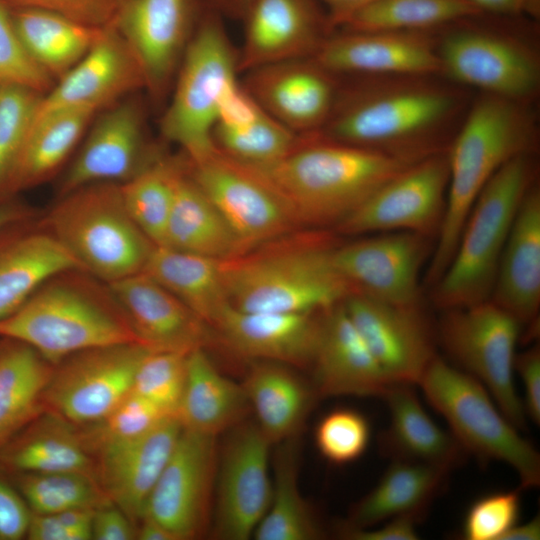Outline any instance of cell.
<instances>
[{"instance_id": "obj_36", "label": "cell", "mask_w": 540, "mask_h": 540, "mask_svg": "<svg viewBox=\"0 0 540 540\" xmlns=\"http://www.w3.org/2000/svg\"><path fill=\"white\" fill-rule=\"evenodd\" d=\"M448 472L421 462L393 459L376 486L352 507L343 527L369 528L404 515L422 518Z\"/></svg>"}, {"instance_id": "obj_30", "label": "cell", "mask_w": 540, "mask_h": 540, "mask_svg": "<svg viewBox=\"0 0 540 540\" xmlns=\"http://www.w3.org/2000/svg\"><path fill=\"white\" fill-rule=\"evenodd\" d=\"M36 220L0 234V320L16 311L43 283L80 263Z\"/></svg>"}, {"instance_id": "obj_58", "label": "cell", "mask_w": 540, "mask_h": 540, "mask_svg": "<svg viewBox=\"0 0 540 540\" xmlns=\"http://www.w3.org/2000/svg\"><path fill=\"white\" fill-rule=\"evenodd\" d=\"M483 13L500 16L538 19L540 15V0H467Z\"/></svg>"}, {"instance_id": "obj_49", "label": "cell", "mask_w": 540, "mask_h": 540, "mask_svg": "<svg viewBox=\"0 0 540 540\" xmlns=\"http://www.w3.org/2000/svg\"><path fill=\"white\" fill-rule=\"evenodd\" d=\"M42 96L25 87L0 86V193L25 141Z\"/></svg>"}, {"instance_id": "obj_11", "label": "cell", "mask_w": 540, "mask_h": 540, "mask_svg": "<svg viewBox=\"0 0 540 540\" xmlns=\"http://www.w3.org/2000/svg\"><path fill=\"white\" fill-rule=\"evenodd\" d=\"M521 332L522 325L491 300L442 310L436 327L437 342L457 368L477 379L504 416L525 430L527 417L514 383Z\"/></svg>"}, {"instance_id": "obj_22", "label": "cell", "mask_w": 540, "mask_h": 540, "mask_svg": "<svg viewBox=\"0 0 540 540\" xmlns=\"http://www.w3.org/2000/svg\"><path fill=\"white\" fill-rule=\"evenodd\" d=\"M244 73L241 84L259 106L300 135L323 127L339 86V77L312 58L269 64Z\"/></svg>"}, {"instance_id": "obj_45", "label": "cell", "mask_w": 540, "mask_h": 540, "mask_svg": "<svg viewBox=\"0 0 540 540\" xmlns=\"http://www.w3.org/2000/svg\"><path fill=\"white\" fill-rule=\"evenodd\" d=\"M16 489L32 513L97 509L110 504L96 477L74 472L14 474Z\"/></svg>"}, {"instance_id": "obj_63", "label": "cell", "mask_w": 540, "mask_h": 540, "mask_svg": "<svg viewBox=\"0 0 540 540\" xmlns=\"http://www.w3.org/2000/svg\"><path fill=\"white\" fill-rule=\"evenodd\" d=\"M213 10L238 19H243L254 0H210Z\"/></svg>"}, {"instance_id": "obj_32", "label": "cell", "mask_w": 540, "mask_h": 540, "mask_svg": "<svg viewBox=\"0 0 540 540\" xmlns=\"http://www.w3.org/2000/svg\"><path fill=\"white\" fill-rule=\"evenodd\" d=\"M251 412L242 384L222 375L206 349L188 353L185 385L176 410L183 429L218 437Z\"/></svg>"}, {"instance_id": "obj_20", "label": "cell", "mask_w": 540, "mask_h": 540, "mask_svg": "<svg viewBox=\"0 0 540 540\" xmlns=\"http://www.w3.org/2000/svg\"><path fill=\"white\" fill-rule=\"evenodd\" d=\"M101 111L61 180L59 197L92 183H123L158 155L149 148L139 100L126 96Z\"/></svg>"}, {"instance_id": "obj_24", "label": "cell", "mask_w": 540, "mask_h": 540, "mask_svg": "<svg viewBox=\"0 0 540 540\" xmlns=\"http://www.w3.org/2000/svg\"><path fill=\"white\" fill-rule=\"evenodd\" d=\"M242 20L245 31L238 53L239 72L313 58L331 34L317 0H254Z\"/></svg>"}, {"instance_id": "obj_17", "label": "cell", "mask_w": 540, "mask_h": 540, "mask_svg": "<svg viewBox=\"0 0 540 540\" xmlns=\"http://www.w3.org/2000/svg\"><path fill=\"white\" fill-rule=\"evenodd\" d=\"M430 237L406 231L375 233L338 243L332 262L356 294L398 305L420 304L419 276L434 246Z\"/></svg>"}, {"instance_id": "obj_26", "label": "cell", "mask_w": 540, "mask_h": 540, "mask_svg": "<svg viewBox=\"0 0 540 540\" xmlns=\"http://www.w3.org/2000/svg\"><path fill=\"white\" fill-rule=\"evenodd\" d=\"M182 429L173 416L142 435L102 444L93 452L100 487L135 525Z\"/></svg>"}, {"instance_id": "obj_37", "label": "cell", "mask_w": 540, "mask_h": 540, "mask_svg": "<svg viewBox=\"0 0 540 540\" xmlns=\"http://www.w3.org/2000/svg\"><path fill=\"white\" fill-rule=\"evenodd\" d=\"M97 113L88 108L66 109L32 122L0 195H14L50 178Z\"/></svg>"}, {"instance_id": "obj_15", "label": "cell", "mask_w": 540, "mask_h": 540, "mask_svg": "<svg viewBox=\"0 0 540 540\" xmlns=\"http://www.w3.org/2000/svg\"><path fill=\"white\" fill-rule=\"evenodd\" d=\"M448 181L446 152L420 159L380 186L333 231L337 235L406 231L436 239Z\"/></svg>"}, {"instance_id": "obj_43", "label": "cell", "mask_w": 540, "mask_h": 540, "mask_svg": "<svg viewBox=\"0 0 540 540\" xmlns=\"http://www.w3.org/2000/svg\"><path fill=\"white\" fill-rule=\"evenodd\" d=\"M179 166V160L157 155L136 175L120 183L128 214L156 246L165 242Z\"/></svg>"}, {"instance_id": "obj_9", "label": "cell", "mask_w": 540, "mask_h": 540, "mask_svg": "<svg viewBox=\"0 0 540 540\" xmlns=\"http://www.w3.org/2000/svg\"><path fill=\"white\" fill-rule=\"evenodd\" d=\"M417 385L447 421L464 451L482 460L508 464L522 488L539 486V452L520 435L477 379L436 355Z\"/></svg>"}, {"instance_id": "obj_61", "label": "cell", "mask_w": 540, "mask_h": 540, "mask_svg": "<svg viewBox=\"0 0 540 540\" xmlns=\"http://www.w3.org/2000/svg\"><path fill=\"white\" fill-rule=\"evenodd\" d=\"M136 539L177 540L168 529L145 516L141 517L136 524Z\"/></svg>"}, {"instance_id": "obj_51", "label": "cell", "mask_w": 540, "mask_h": 540, "mask_svg": "<svg viewBox=\"0 0 540 540\" xmlns=\"http://www.w3.org/2000/svg\"><path fill=\"white\" fill-rule=\"evenodd\" d=\"M518 490L499 491L478 498L467 510L462 536L466 540H501L520 514Z\"/></svg>"}, {"instance_id": "obj_60", "label": "cell", "mask_w": 540, "mask_h": 540, "mask_svg": "<svg viewBox=\"0 0 540 540\" xmlns=\"http://www.w3.org/2000/svg\"><path fill=\"white\" fill-rule=\"evenodd\" d=\"M36 209L19 202L13 195H0V234L20 224L36 220Z\"/></svg>"}, {"instance_id": "obj_42", "label": "cell", "mask_w": 540, "mask_h": 540, "mask_svg": "<svg viewBox=\"0 0 540 540\" xmlns=\"http://www.w3.org/2000/svg\"><path fill=\"white\" fill-rule=\"evenodd\" d=\"M480 14L484 13L467 0H379L339 30L436 31Z\"/></svg>"}, {"instance_id": "obj_56", "label": "cell", "mask_w": 540, "mask_h": 540, "mask_svg": "<svg viewBox=\"0 0 540 540\" xmlns=\"http://www.w3.org/2000/svg\"><path fill=\"white\" fill-rule=\"evenodd\" d=\"M420 517L404 515L382 522V526L370 528H344L340 536L350 540H417V522Z\"/></svg>"}, {"instance_id": "obj_34", "label": "cell", "mask_w": 540, "mask_h": 540, "mask_svg": "<svg viewBox=\"0 0 540 540\" xmlns=\"http://www.w3.org/2000/svg\"><path fill=\"white\" fill-rule=\"evenodd\" d=\"M256 423L272 444L295 437L318 395L287 365L255 360L241 382Z\"/></svg>"}, {"instance_id": "obj_62", "label": "cell", "mask_w": 540, "mask_h": 540, "mask_svg": "<svg viewBox=\"0 0 540 540\" xmlns=\"http://www.w3.org/2000/svg\"><path fill=\"white\" fill-rule=\"evenodd\" d=\"M540 518L534 517L524 524H515L501 538V540H539Z\"/></svg>"}, {"instance_id": "obj_21", "label": "cell", "mask_w": 540, "mask_h": 540, "mask_svg": "<svg viewBox=\"0 0 540 540\" xmlns=\"http://www.w3.org/2000/svg\"><path fill=\"white\" fill-rule=\"evenodd\" d=\"M312 59L338 77L440 75L435 31L341 29Z\"/></svg>"}, {"instance_id": "obj_46", "label": "cell", "mask_w": 540, "mask_h": 540, "mask_svg": "<svg viewBox=\"0 0 540 540\" xmlns=\"http://www.w3.org/2000/svg\"><path fill=\"white\" fill-rule=\"evenodd\" d=\"M173 416V412L130 393L103 419L81 433L93 454L102 444L142 435Z\"/></svg>"}, {"instance_id": "obj_6", "label": "cell", "mask_w": 540, "mask_h": 540, "mask_svg": "<svg viewBox=\"0 0 540 540\" xmlns=\"http://www.w3.org/2000/svg\"><path fill=\"white\" fill-rule=\"evenodd\" d=\"M534 181L535 154H523L487 182L468 214L450 264L431 287L437 308L465 307L490 299L516 212Z\"/></svg>"}, {"instance_id": "obj_28", "label": "cell", "mask_w": 540, "mask_h": 540, "mask_svg": "<svg viewBox=\"0 0 540 540\" xmlns=\"http://www.w3.org/2000/svg\"><path fill=\"white\" fill-rule=\"evenodd\" d=\"M309 368L318 397H382L392 385L348 316L343 302L321 312Z\"/></svg>"}, {"instance_id": "obj_18", "label": "cell", "mask_w": 540, "mask_h": 540, "mask_svg": "<svg viewBox=\"0 0 540 540\" xmlns=\"http://www.w3.org/2000/svg\"><path fill=\"white\" fill-rule=\"evenodd\" d=\"M343 305L389 383L418 384L437 355L436 328L420 304L398 305L352 294Z\"/></svg>"}, {"instance_id": "obj_35", "label": "cell", "mask_w": 540, "mask_h": 540, "mask_svg": "<svg viewBox=\"0 0 540 540\" xmlns=\"http://www.w3.org/2000/svg\"><path fill=\"white\" fill-rule=\"evenodd\" d=\"M163 246L219 260L244 253L223 215L188 173L185 160L176 175Z\"/></svg>"}, {"instance_id": "obj_13", "label": "cell", "mask_w": 540, "mask_h": 540, "mask_svg": "<svg viewBox=\"0 0 540 540\" xmlns=\"http://www.w3.org/2000/svg\"><path fill=\"white\" fill-rule=\"evenodd\" d=\"M152 349L137 343L86 349L53 368L44 408L74 425H90L131 393L136 370Z\"/></svg>"}, {"instance_id": "obj_16", "label": "cell", "mask_w": 540, "mask_h": 540, "mask_svg": "<svg viewBox=\"0 0 540 540\" xmlns=\"http://www.w3.org/2000/svg\"><path fill=\"white\" fill-rule=\"evenodd\" d=\"M218 455L217 437L182 429L142 517L161 524L177 540L210 534Z\"/></svg>"}, {"instance_id": "obj_38", "label": "cell", "mask_w": 540, "mask_h": 540, "mask_svg": "<svg viewBox=\"0 0 540 540\" xmlns=\"http://www.w3.org/2000/svg\"><path fill=\"white\" fill-rule=\"evenodd\" d=\"M141 272L173 293L211 327L230 304L222 260L155 245Z\"/></svg>"}, {"instance_id": "obj_27", "label": "cell", "mask_w": 540, "mask_h": 540, "mask_svg": "<svg viewBox=\"0 0 540 540\" xmlns=\"http://www.w3.org/2000/svg\"><path fill=\"white\" fill-rule=\"evenodd\" d=\"M321 312H245L229 304L212 328L218 343L239 356L309 368Z\"/></svg>"}, {"instance_id": "obj_5", "label": "cell", "mask_w": 540, "mask_h": 540, "mask_svg": "<svg viewBox=\"0 0 540 540\" xmlns=\"http://www.w3.org/2000/svg\"><path fill=\"white\" fill-rule=\"evenodd\" d=\"M85 273L68 271L43 283L0 320V337L27 344L54 366L90 348L144 345L106 284L95 285Z\"/></svg>"}, {"instance_id": "obj_25", "label": "cell", "mask_w": 540, "mask_h": 540, "mask_svg": "<svg viewBox=\"0 0 540 540\" xmlns=\"http://www.w3.org/2000/svg\"><path fill=\"white\" fill-rule=\"evenodd\" d=\"M106 286L148 348L189 353L218 343L210 325L147 274L139 272Z\"/></svg>"}, {"instance_id": "obj_57", "label": "cell", "mask_w": 540, "mask_h": 540, "mask_svg": "<svg viewBox=\"0 0 540 540\" xmlns=\"http://www.w3.org/2000/svg\"><path fill=\"white\" fill-rule=\"evenodd\" d=\"M92 539H136V525L119 507L110 503L94 511Z\"/></svg>"}, {"instance_id": "obj_14", "label": "cell", "mask_w": 540, "mask_h": 540, "mask_svg": "<svg viewBox=\"0 0 540 540\" xmlns=\"http://www.w3.org/2000/svg\"><path fill=\"white\" fill-rule=\"evenodd\" d=\"M226 433L218 455L210 535L220 540H247L270 506L272 443L256 421L248 419Z\"/></svg>"}, {"instance_id": "obj_44", "label": "cell", "mask_w": 540, "mask_h": 540, "mask_svg": "<svg viewBox=\"0 0 540 540\" xmlns=\"http://www.w3.org/2000/svg\"><path fill=\"white\" fill-rule=\"evenodd\" d=\"M297 134L262 110L254 119L235 126L215 125L212 141L225 155L263 168L288 155L299 143Z\"/></svg>"}, {"instance_id": "obj_48", "label": "cell", "mask_w": 540, "mask_h": 540, "mask_svg": "<svg viewBox=\"0 0 540 540\" xmlns=\"http://www.w3.org/2000/svg\"><path fill=\"white\" fill-rule=\"evenodd\" d=\"M371 428L359 411L339 408L327 413L315 430V443L329 462L343 465L357 460L368 448Z\"/></svg>"}, {"instance_id": "obj_1", "label": "cell", "mask_w": 540, "mask_h": 540, "mask_svg": "<svg viewBox=\"0 0 540 540\" xmlns=\"http://www.w3.org/2000/svg\"><path fill=\"white\" fill-rule=\"evenodd\" d=\"M440 77H339L332 111L319 132L408 161L446 152L468 105L464 87Z\"/></svg>"}, {"instance_id": "obj_10", "label": "cell", "mask_w": 540, "mask_h": 540, "mask_svg": "<svg viewBox=\"0 0 540 540\" xmlns=\"http://www.w3.org/2000/svg\"><path fill=\"white\" fill-rule=\"evenodd\" d=\"M482 15L440 28V75L464 88L530 104L540 87L536 50L513 33L482 23Z\"/></svg>"}, {"instance_id": "obj_12", "label": "cell", "mask_w": 540, "mask_h": 540, "mask_svg": "<svg viewBox=\"0 0 540 540\" xmlns=\"http://www.w3.org/2000/svg\"><path fill=\"white\" fill-rule=\"evenodd\" d=\"M185 164L244 252L301 229L281 194L259 169L217 148L199 160L185 159Z\"/></svg>"}, {"instance_id": "obj_39", "label": "cell", "mask_w": 540, "mask_h": 540, "mask_svg": "<svg viewBox=\"0 0 540 540\" xmlns=\"http://www.w3.org/2000/svg\"><path fill=\"white\" fill-rule=\"evenodd\" d=\"M54 365L19 341L0 344V450L41 414Z\"/></svg>"}, {"instance_id": "obj_4", "label": "cell", "mask_w": 540, "mask_h": 540, "mask_svg": "<svg viewBox=\"0 0 540 540\" xmlns=\"http://www.w3.org/2000/svg\"><path fill=\"white\" fill-rule=\"evenodd\" d=\"M416 161L303 134L280 161L259 169L281 194L301 229L333 230L380 186Z\"/></svg>"}, {"instance_id": "obj_59", "label": "cell", "mask_w": 540, "mask_h": 540, "mask_svg": "<svg viewBox=\"0 0 540 540\" xmlns=\"http://www.w3.org/2000/svg\"><path fill=\"white\" fill-rule=\"evenodd\" d=\"M322 6L330 33L342 28L356 13L379 0H317Z\"/></svg>"}, {"instance_id": "obj_41", "label": "cell", "mask_w": 540, "mask_h": 540, "mask_svg": "<svg viewBox=\"0 0 540 540\" xmlns=\"http://www.w3.org/2000/svg\"><path fill=\"white\" fill-rule=\"evenodd\" d=\"M296 436L277 443L270 506L256 527V540H316L323 529L298 486Z\"/></svg>"}, {"instance_id": "obj_29", "label": "cell", "mask_w": 540, "mask_h": 540, "mask_svg": "<svg viewBox=\"0 0 540 540\" xmlns=\"http://www.w3.org/2000/svg\"><path fill=\"white\" fill-rule=\"evenodd\" d=\"M536 334L540 308V187L534 181L516 212L490 299Z\"/></svg>"}, {"instance_id": "obj_53", "label": "cell", "mask_w": 540, "mask_h": 540, "mask_svg": "<svg viewBox=\"0 0 540 540\" xmlns=\"http://www.w3.org/2000/svg\"><path fill=\"white\" fill-rule=\"evenodd\" d=\"M14 9H39L58 13L77 21L106 26L114 15L118 0H1Z\"/></svg>"}, {"instance_id": "obj_3", "label": "cell", "mask_w": 540, "mask_h": 540, "mask_svg": "<svg viewBox=\"0 0 540 540\" xmlns=\"http://www.w3.org/2000/svg\"><path fill=\"white\" fill-rule=\"evenodd\" d=\"M537 134L530 104L486 93L471 102L446 150V210L425 275L430 287L450 264L479 193L507 162L535 154Z\"/></svg>"}, {"instance_id": "obj_50", "label": "cell", "mask_w": 540, "mask_h": 540, "mask_svg": "<svg viewBox=\"0 0 540 540\" xmlns=\"http://www.w3.org/2000/svg\"><path fill=\"white\" fill-rule=\"evenodd\" d=\"M25 87L46 94L54 79L31 58L16 30L11 9L0 0V86Z\"/></svg>"}, {"instance_id": "obj_23", "label": "cell", "mask_w": 540, "mask_h": 540, "mask_svg": "<svg viewBox=\"0 0 540 540\" xmlns=\"http://www.w3.org/2000/svg\"><path fill=\"white\" fill-rule=\"evenodd\" d=\"M140 88H145L140 67L109 23L89 52L41 97L32 122L66 109L99 112Z\"/></svg>"}, {"instance_id": "obj_33", "label": "cell", "mask_w": 540, "mask_h": 540, "mask_svg": "<svg viewBox=\"0 0 540 540\" xmlns=\"http://www.w3.org/2000/svg\"><path fill=\"white\" fill-rule=\"evenodd\" d=\"M412 386L392 384L383 394L389 424L382 433L381 448L392 460L421 462L450 471L461 462L464 450L451 433L434 422Z\"/></svg>"}, {"instance_id": "obj_2", "label": "cell", "mask_w": 540, "mask_h": 540, "mask_svg": "<svg viewBox=\"0 0 540 540\" xmlns=\"http://www.w3.org/2000/svg\"><path fill=\"white\" fill-rule=\"evenodd\" d=\"M333 230L299 229L222 260L229 303L245 312L314 313L356 294L332 262Z\"/></svg>"}, {"instance_id": "obj_40", "label": "cell", "mask_w": 540, "mask_h": 540, "mask_svg": "<svg viewBox=\"0 0 540 540\" xmlns=\"http://www.w3.org/2000/svg\"><path fill=\"white\" fill-rule=\"evenodd\" d=\"M11 12L28 54L54 80L63 77L89 52L105 27L39 9Z\"/></svg>"}, {"instance_id": "obj_52", "label": "cell", "mask_w": 540, "mask_h": 540, "mask_svg": "<svg viewBox=\"0 0 540 540\" xmlns=\"http://www.w3.org/2000/svg\"><path fill=\"white\" fill-rule=\"evenodd\" d=\"M96 509H71L51 514L32 513L26 538L29 540H89Z\"/></svg>"}, {"instance_id": "obj_47", "label": "cell", "mask_w": 540, "mask_h": 540, "mask_svg": "<svg viewBox=\"0 0 540 540\" xmlns=\"http://www.w3.org/2000/svg\"><path fill=\"white\" fill-rule=\"evenodd\" d=\"M187 355L176 351H149L136 370L131 393L176 415L186 380Z\"/></svg>"}, {"instance_id": "obj_31", "label": "cell", "mask_w": 540, "mask_h": 540, "mask_svg": "<svg viewBox=\"0 0 540 540\" xmlns=\"http://www.w3.org/2000/svg\"><path fill=\"white\" fill-rule=\"evenodd\" d=\"M12 474L74 472L96 476L95 458L76 425L44 410L0 450Z\"/></svg>"}, {"instance_id": "obj_55", "label": "cell", "mask_w": 540, "mask_h": 540, "mask_svg": "<svg viewBox=\"0 0 540 540\" xmlns=\"http://www.w3.org/2000/svg\"><path fill=\"white\" fill-rule=\"evenodd\" d=\"M31 514L18 490L0 479V540L26 536Z\"/></svg>"}, {"instance_id": "obj_8", "label": "cell", "mask_w": 540, "mask_h": 540, "mask_svg": "<svg viewBox=\"0 0 540 540\" xmlns=\"http://www.w3.org/2000/svg\"><path fill=\"white\" fill-rule=\"evenodd\" d=\"M238 72V53L220 14L212 9L188 42L160 122L164 138L178 145L186 159L199 160L216 148L212 130L222 99L238 82Z\"/></svg>"}, {"instance_id": "obj_7", "label": "cell", "mask_w": 540, "mask_h": 540, "mask_svg": "<svg viewBox=\"0 0 540 540\" xmlns=\"http://www.w3.org/2000/svg\"><path fill=\"white\" fill-rule=\"evenodd\" d=\"M41 223L105 284L141 272L155 246L128 214L120 183H92L60 196Z\"/></svg>"}, {"instance_id": "obj_54", "label": "cell", "mask_w": 540, "mask_h": 540, "mask_svg": "<svg viewBox=\"0 0 540 540\" xmlns=\"http://www.w3.org/2000/svg\"><path fill=\"white\" fill-rule=\"evenodd\" d=\"M514 372L521 378L524 388L522 400L526 417L540 424V348L534 344L521 353H516Z\"/></svg>"}, {"instance_id": "obj_19", "label": "cell", "mask_w": 540, "mask_h": 540, "mask_svg": "<svg viewBox=\"0 0 540 540\" xmlns=\"http://www.w3.org/2000/svg\"><path fill=\"white\" fill-rule=\"evenodd\" d=\"M195 0H118L110 24L154 97L169 88L194 28Z\"/></svg>"}]
</instances>
